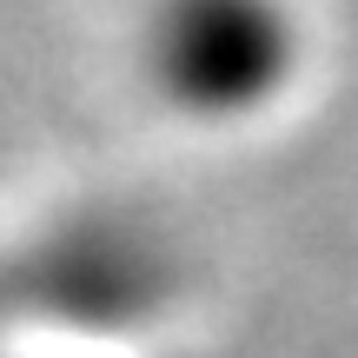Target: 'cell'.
Instances as JSON below:
<instances>
[{"mask_svg": "<svg viewBox=\"0 0 358 358\" xmlns=\"http://www.w3.org/2000/svg\"><path fill=\"white\" fill-rule=\"evenodd\" d=\"M279 66V20H266L245 0H219L199 7L179 34V73L192 93L213 100H252Z\"/></svg>", "mask_w": 358, "mask_h": 358, "instance_id": "obj_1", "label": "cell"}]
</instances>
